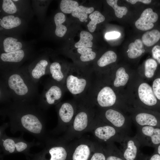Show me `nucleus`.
I'll use <instances>...</instances> for the list:
<instances>
[{
	"label": "nucleus",
	"mask_w": 160,
	"mask_h": 160,
	"mask_svg": "<svg viewBox=\"0 0 160 160\" xmlns=\"http://www.w3.org/2000/svg\"><path fill=\"white\" fill-rule=\"evenodd\" d=\"M97 144L96 142L82 137L71 141L67 160H89Z\"/></svg>",
	"instance_id": "12"
},
{
	"label": "nucleus",
	"mask_w": 160,
	"mask_h": 160,
	"mask_svg": "<svg viewBox=\"0 0 160 160\" xmlns=\"http://www.w3.org/2000/svg\"><path fill=\"white\" fill-rule=\"evenodd\" d=\"M155 148L154 152L160 155V144L156 146Z\"/></svg>",
	"instance_id": "42"
},
{
	"label": "nucleus",
	"mask_w": 160,
	"mask_h": 160,
	"mask_svg": "<svg viewBox=\"0 0 160 160\" xmlns=\"http://www.w3.org/2000/svg\"><path fill=\"white\" fill-rule=\"evenodd\" d=\"M79 40L75 44L76 48L92 47L93 43L92 41L93 39L92 35L85 31H81L80 34Z\"/></svg>",
	"instance_id": "29"
},
{
	"label": "nucleus",
	"mask_w": 160,
	"mask_h": 160,
	"mask_svg": "<svg viewBox=\"0 0 160 160\" xmlns=\"http://www.w3.org/2000/svg\"><path fill=\"white\" fill-rule=\"evenodd\" d=\"M91 20L87 24V26L89 31L91 32L95 30L97 25L103 22L105 20L104 16L99 12L95 11L89 16Z\"/></svg>",
	"instance_id": "30"
},
{
	"label": "nucleus",
	"mask_w": 160,
	"mask_h": 160,
	"mask_svg": "<svg viewBox=\"0 0 160 160\" xmlns=\"http://www.w3.org/2000/svg\"><path fill=\"white\" fill-rule=\"evenodd\" d=\"M158 19V15L157 13L153 12L151 8H146L136 21L135 25L137 28L140 30H148L153 28V23L156 22Z\"/></svg>",
	"instance_id": "19"
},
{
	"label": "nucleus",
	"mask_w": 160,
	"mask_h": 160,
	"mask_svg": "<svg viewBox=\"0 0 160 160\" xmlns=\"http://www.w3.org/2000/svg\"><path fill=\"white\" fill-rule=\"evenodd\" d=\"M1 7L3 11L8 15H14L17 11V6L13 0H3Z\"/></svg>",
	"instance_id": "36"
},
{
	"label": "nucleus",
	"mask_w": 160,
	"mask_h": 160,
	"mask_svg": "<svg viewBox=\"0 0 160 160\" xmlns=\"http://www.w3.org/2000/svg\"><path fill=\"white\" fill-rule=\"evenodd\" d=\"M91 73L82 69L68 67L64 84L66 90L76 99L84 96L92 85Z\"/></svg>",
	"instance_id": "6"
},
{
	"label": "nucleus",
	"mask_w": 160,
	"mask_h": 160,
	"mask_svg": "<svg viewBox=\"0 0 160 160\" xmlns=\"http://www.w3.org/2000/svg\"><path fill=\"white\" fill-rule=\"evenodd\" d=\"M121 33L118 32L112 31L106 33L105 35V38L108 40L113 39L119 37Z\"/></svg>",
	"instance_id": "39"
},
{
	"label": "nucleus",
	"mask_w": 160,
	"mask_h": 160,
	"mask_svg": "<svg viewBox=\"0 0 160 160\" xmlns=\"http://www.w3.org/2000/svg\"><path fill=\"white\" fill-rule=\"evenodd\" d=\"M94 10L93 7H87L83 6H79L71 13L72 16L79 18L81 22L85 21L88 17V15L92 12Z\"/></svg>",
	"instance_id": "31"
},
{
	"label": "nucleus",
	"mask_w": 160,
	"mask_h": 160,
	"mask_svg": "<svg viewBox=\"0 0 160 160\" xmlns=\"http://www.w3.org/2000/svg\"><path fill=\"white\" fill-rule=\"evenodd\" d=\"M50 64L47 57H42L33 62L27 68L31 78L35 83L42 76L49 74Z\"/></svg>",
	"instance_id": "18"
},
{
	"label": "nucleus",
	"mask_w": 160,
	"mask_h": 160,
	"mask_svg": "<svg viewBox=\"0 0 160 160\" xmlns=\"http://www.w3.org/2000/svg\"><path fill=\"white\" fill-rule=\"evenodd\" d=\"M106 155V160H125L122 153L114 143L103 145Z\"/></svg>",
	"instance_id": "25"
},
{
	"label": "nucleus",
	"mask_w": 160,
	"mask_h": 160,
	"mask_svg": "<svg viewBox=\"0 0 160 160\" xmlns=\"http://www.w3.org/2000/svg\"><path fill=\"white\" fill-rule=\"evenodd\" d=\"M76 99L77 102L76 114L71 124L62 137L69 142L81 137L87 132L97 113L96 107L87 97Z\"/></svg>",
	"instance_id": "4"
},
{
	"label": "nucleus",
	"mask_w": 160,
	"mask_h": 160,
	"mask_svg": "<svg viewBox=\"0 0 160 160\" xmlns=\"http://www.w3.org/2000/svg\"><path fill=\"white\" fill-rule=\"evenodd\" d=\"M97 142L95 150L89 160H106V155L104 145Z\"/></svg>",
	"instance_id": "35"
},
{
	"label": "nucleus",
	"mask_w": 160,
	"mask_h": 160,
	"mask_svg": "<svg viewBox=\"0 0 160 160\" xmlns=\"http://www.w3.org/2000/svg\"><path fill=\"white\" fill-rule=\"evenodd\" d=\"M26 55L25 51L23 49L9 53H1L0 55L1 72L17 69L15 66L23 61Z\"/></svg>",
	"instance_id": "17"
},
{
	"label": "nucleus",
	"mask_w": 160,
	"mask_h": 160,
	"mask_svg": "<svg viewBox=\"0 0 160 160\" xmlns=\"http://www.w3.org/2000/svg\"><path fill=\"white\" fill-rule=\"evenodd\" d=\"M44 111L30 102H14L1 111L4 117L8 118L11 132H25L44 143L49 136L46 127Z\"/></svg>",
	"instance_id": "1"
},
{
	"label": "nucleus",
	"mask_w": 160,
	"mask_h": 160,
	"mask_svg": "<svg viewBox=\"0 0 160 160\" xmlns=\"http://www.w3.org/2000/svg\"><path fill=\"white\" fill-rule=\"evenodd\" d=\"M77 52L80 55V60L83 62H87L94 60L96 56V53L90 47L77 48Z\"/></svg>",
	"instance_id": "32"
},
{
	"label": "nucleus",
	"mask_w": 160,
	"mask_h": 160,
	"mask_svg": "<svg viewBox=\"0 0 160 160\" xmlns=\"http://www.w3.org/2000/svg\"><path fill=\"white\" fill-rule=\"evenodd\" d=\"M152 80L151 87L155 96L160 103V71L156 72Z\"/></svg>",
	"instance_id": "37"
},
{
	"label": "nucleus",
	"mask_w": 160,
	"mask_h": 160,
	"mask_svg": "<svg viewBox=\"0 0 160 160\" xmlns=\"http://www.w3.org/2000/svg\"><path fill=\"white\" fill-rule=\"evenodd\" d=\"M151 52L153 59L160 64V46L157 45L153 47Z\"/></svg>",
	"instance_id": "38"
},
{
	"label": "nucleus",
	"mask_w": 160,
	"mask_h": 160,
	"mask_svg": "<svg viewBox=\"0 0 160 160\" xmlns=\"http://www.w3.org/2000/svg\"><path fill=\"white\" fill-rule=\"evenodd\" d=\"M70 142L62 137L49 136L44 143L45 148L41 153V158L43 160H67Z\"/></svg>",
	"instance_id": "8"
},
{
	"label": "nucleus",
	"mask_w": 160,
	"mask_h": 160,
	"mask_svg": "<svg viewBox=\"0 0 160 160\" xmlns=\"http://www.w3.org/2000/svg\"><path fill=\"white\" fill-rule=\"evenodd\" d=\"M134 97L130 98L129 102L132 107H137L145 109L160 113V103L153 92L151 86L143 79L136 82L133 79Z\"/></svg>",
	"instance_id": "5"
},
{
	"label": "nucleus",
	"mask_w": 160,
	"mask_h": 160,
	"mask_svg": "<svg viewBox=\"0 0 160 160\" xmlns=\"http://www.w3.org/2000/svg\"><path fill=\"white\" fill-rule=\"evenodd\" d=\"M126 1L132 4H134L137 2H141L145 4H149L151 2V0H127Z\"/></svg>",
	"instance_id": "41"
},
{
	"label": "nucleus",
	"mask_w": 160,
	"mask_h": 160,
	"mask_svg": "<svg viewBox=\"0 0 160 160\" xmlns=\"http://www.w3.org/2000/svg\"><path fill=\"white\" fill-rule=\"evenodd\" d=\"M144 52L142 40L137 39L134 42L131 43L129 45L127 55L129 58L135 59L141 56Z\"/></svg>",
	"instance_id": "23"
},
{
	"label": "nucleus",
	"mask_w": 160,
	"mask_h": 160,
	"mask_svg": "<svg viewBox=\"0 0 160 160\" xmlns=\"http://www.w3.org/2000/svg\"><path fill=\"white\" fill-rule=\"evenodd\" d=\"M40 143L34 140L31 142L23 139L22 135L18 137L8 136L5 133L0 135V146L4 152L8 153L27 151L31 147L39 145Z\"/></svg>",
	"instance_id": "14"
},
{
	"label": "nucleus",
	"mask_w": 160,
	"mask_h": 160,
	"mask_svg": "<svg viewBox=\"0 0 160 160\" xmlns=\"http://www.w3.org/2000/svg\"><path fill=\"white\" fill-rule=\"evenodd\" d=\"M145 160H160V155L154 152L152 155L148 157Z\"/></svg>",
	"instance_id": "40"
},
{
	"label": "nucleus",
	"mask_w": 160,
	"mask_h": 160,
	"mask_svg": "<svg viewBox=\"0 0 160 160\" xmlns=\"http://www.w3.org/2000/svg\"><path fill=\"white\" fill-rule=\"evenodd\" d=\"M58 117L57 126L50 133L54 135L64 133L71 124L76 114L77 102L74 100L60 102L56 105Z\"/></svg>",
	"instance_id": "9"
},
{
	"label": "nucleus",
	"mask_w": 160,
	"mask_h": 160,
	"mask_svg": "<svg viewBox=\"0 0 160 160\" xmlns=\"http://www.w3.org/2000/svg\"><path fill=\"white\" fill-rule=\"evenodd\" d=\"M117 55L113 51H108L104 53L97 61L98 66L95 70L97 75L99 74L102 68L115 62L117 59Z\"/></svg>",
	"instance_id": "21"
},
{
	"label": "nucleus",
	"mask_w": 160,
	"mask_h": 160,
	"mask_svg": "<svg viewBox=\"0 0 160 160\" xmlns=\"http://www.w3.org/2000/svg\"><path fill=\"white\" fill-rule=\"evenodd\" d=\"M66 90L64 86L51 79L45 85L38 105L43 110L60 102Z\"/></svg>",
	"instance_id": "11"
},
{
	"label": "nucleus",
	"mask_w": 160,
	"mask_h": 160,
	"mask_svg": "<svg viewBox=\"0 0 160 160\" xmlns=\"http://www.w3.org/2000/svg\"><path fill=\"white\" fill-rule=\"evenodd\" d=\"M68 68V67H64L59 62L55 61L50 65L49 74L52 80L64 86Z\"/></svg>",
	"instance_id": "20"
},
{
	"label": "nucleus",
	"mask_w": 160,
	"mask_h": 160,
	"mask_svg": "<svg viewBox=\"0 0 160 160\" xmlns=\"http://www.w3.org/2000/svg\"><path fill=\"white\" fill-rule=\"evenodd\" d=\"M65 20V16L63 13H57L54 16V21L56 25L55 33L58 37H63L67 32L66 27L63 24Z\"/></svg>",
	"instance_id": "26"
},
{
	"label": "nucleus",
	"mask_w": 160,
	"mask_h": 160,
	"mask_svg": "<svg viewBox=\"0 0 160 160\" xmlns=\"http://www.w3.org/2000/svg\"><path fill=\"white\" fill-rule=\"evenodd\" d=\"M128 112L130 113L132 121L137 127H160V113L134 106L130 107Z\"/></svg>",
	"instance_id": "13"
},
{
	"label": "nucleus",
	"mask_w": 160,
	"mask_h": 160,
	"mask_svg": "<svg viewBox=\"0 0 160 160\" xmlns=\"http://www.w3.org/2000/svg\"><path fill=\"white\" fill-rule=\"evenodd\" d=\"M22 43L15 38L8 37L5 38L3 41V52L9 53L22 49Z\"/></svg>",
	"instance_id": "24"
},
{
	"label": "nucleus",
	"mask_w": 160,
	"mask_h": 160,
	"mask_svg": "<svg viewBox=\"0 0 160 160\" xmlns=\"http://www.w3.org/2000/svg\"><path fill=\"white\" fill-rule=\"evenodd\" d=\"M160 39V32L157 29H153L144 33L141 40L144 44L148 47L153 46Z\"/></svg>",
	"instance_id": "27"
},
{
	"label": "nucleus",
	"mask_w": 160,
	"mask_h": 160,
	"mask_svg": "<svg viewBox=\"0 0 160 160\" xmlns=\"http://www.w3.org/2000/svg\"><path fill=\"white\" fill-rule=\"evenodd\" d=\"M135 136L141 146L155 148L160 144V127L150 126L137 127Z\"/></svg>",
	"instance_id": "16"
},
{
	"label": "nucleus",
	"mask_w": 160,
	"mask_h": 160,
	"mask_svg": "<svg viewBox=\"0 0 160 160\" xmlns=\"http://www.w3.org/2000/svg\"><path fill=\"white\" fill-rule=\"evenodd\" d=\"M21 19L14 15H8L0 19L1 27L6 30H11L20 26L22 23Z\"/></svg>",
	"instance_id": "22"
},
{
	"label": "nucleus",
	"mask_w": 160,
	"mask_h": 160,
	"mask_svg": "<svg viewBox=\"0 0 160 160\" xmlns=\"http://www.w3.org/2000/svg\"><path fill=\"white\" fill-rule=\"evenodd\" d=\"M97 80L91 85L87 96L95 107L100 108H113L124 112L127 111L130 107L127 99L121 97L118 91L102 79L97 77Z\"/></svg>",
	"instance_id": "3"
},
{
	"label": "nucleus",
	"mask_w": 160,
	"mask_h": 160,
	"mask_svg": "<svg viewBox=\"0 0 160 160\" xmlns=\"http://www.w3.org/2000/svg\"><path fill=\"white\" fill-rule=\"evenodd\" d=\"M158 66L157 62L154 59L149 58L145 61L144 76L148 79H152L155 75Z\"/></svg>",
	"instance_id": "28"
},
{
	"label": "nucleus",
	"mask_w": 160,
	"mask_h": 160,
	"mask_svg": "<svg viewBox=\"0 0 160 160\" xmlns=\"http://www.w3.org/2000/svg\"><path fill=\"white\" fill-rule=\"evenodd\" d=\"M87 132L91 133L97 142L102 145L119 143L128 135L103 121L96 114Z\"/></svg>",
	"instance_id": "7"
},
{
	"label": "nucleus",
	"mask_w": 160,
	"mask_h": 160,
	"mask_svg": "<svg viewBox=\"0 0 160 160\" xmlns=\"http://www.w3.org/2000/svg\"><path fill=\"white\" fill-rule=\"evenodd\" d=\"M118 1L117 0H107L106 2L114 9L116 17L119 18H121L127 14L128 9L125 7H120L118 5Z\"/></svg>",
	"instance_id": "34"
},
{
	"label": "nucleus",
	"mask_w": 160,
	"mask_h": 160,
	"mask_svg": "<svg viewBox=\"0 0 160 160\" xmlns=\"http://www.w3.org/2000/svg\"><path fill=\"white\" fill-rule=\"evenodd\" d=\"M124 113L113 108H98L96 115L103 121L128 134L132 120Z\"/></svg>",
	"instance_id": "10"
},
{
	"label": "nucleus",
	"mask_w": 160,
	"mask_h": 160,
	"mask_svg": "<svg viewBox=\"0 0 160 160\" xmlns=\"http://www.w3.org/2000/svg\"><path fill=\"white\" fill-rule=\"evenodd\" d=\"M119 148L125 160H145L140 151V144L136 137L126 135L119 143Z\"/></svg>",
	"instance_id": "15"
},
{
	"label": "nucleus",
	"mask_w": 160,
	"mask_h": 160,
	"mask_svg": "<svg viewBox=\"0 0 160 160\" xmlns=\"http://www.w3.org/2000/svg\"><path fill=\"white\" fill-rule=\"evenodd\" d=\"M79 6L76 1L72 0H62L60 4L61 11L65 14L71 13Z\"/></svg>",
	"instance_id": "33"
},
{
	"label": "nucleus",
	"mask_w": 160,
	"mask_h": 160,
	"mask_svg": "<svg viewBox=\"0 0 160 160\" xmlns=\"http://www.w3.org/2000/svg\"><path fill=\"white\" fill-rule=\"evenodd\" d=\"M1 84L14 102H30L36 92V84L32 80L28 68H18L1 72Z\"/></svg>",
	"instance_id": "2"
}]
</instances>
